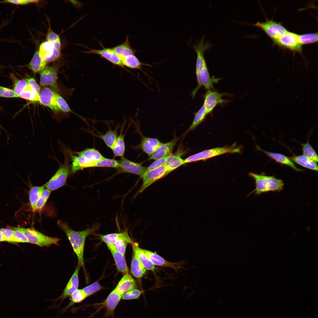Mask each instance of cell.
<instances>
[{"label": "cell", "mask_w": 318, "mask_h": 318, "mask_svg": "<svg viewBox=\"0 0 318 318\" xmlns=\"http://www.w3.org/2000/svg\"><path fill=\"white\" fill-rule=\"evenodd\" d=\"M184 161L179 155L170 154L168 156L164 165L167 168V174L184 164Z\"/></svg>", "instance_id": "obj_31"}, {"label": "cell", "mask_w": 318, "mask_h": 318, "mask_svg": "<svg viewBox=\"0 0 318 318\" xmlns=\"http://www.w3.org/2000/svg\"><path fill=\"white\" fill-rule=\"evenodd\" d=\"M249 175L254 179L256 188L248 196L254 193L255 195H259L269 191H280L283 189L284 184L282 180L273 176L253 172L249 173Z\"/></svg>", "instance_id": "obj_3"}, {"label": "cell", "mask_w": 318, "mask_h": 318, "mask_svg": "<svg viewBox=\"0 0 318 318\" xmlns=\"http://www.w3.org/2000/svg\"><path fill=\"white\" fill-rule=\"evenodd\" d=\"M26 238L29 243L40 247H49L53 244L59 245L60 239L46 235L33 228H25L16 227Z\"/></svg>", "instance_id": "obj_5"}, {"label": "cell", "mask_w": 318, "mask_h": 318, "mask_svg": "<svg viewBox=\"0 0 318 318\" xmlns=\"http://www.w3.org/2000/svg\"><path fill=\"white\" fill-rule=\"evenodd\" d=\"M81 266L80 265L77 264L74 272L67 283L63 293L55 300L57 301L61 299L62 302L66 298L70 297L78 289L79 284L78 274Z\"/></svg>", "instance_id": "obj_15"}, {"label": "cell", "mask_w": 318, "mask_h": 318, "mask_svg": "<svg viewBox=\"0 0 318 318\" xmlns=\"http://www.w3.org/2000/svg\"><path fill=\"white\" fill-rule=\"evenodd\" d=\"M14 230V237L15 243H29L28 241L24 234L16 227H11Z\"/></svg>", "instance_id": "obj_49"}, {"label": "cell", "mask_w": 318, "mask_h": 318, "mask_svg": "<svg viewBox=\"0 0 318 318\" xmlns=\"http://www.w3.org/2000/svg\"><path fill=\"white\" fill-rule=\"evenodd\" d=\"M122 130L117 136L115 145L112 149L115 157H124L125 150V145L124 135L122 133Z\"/></svg>", "instance_id": "obj_35"}, {"label": "cell", "mask_w": 318, "mask_h": 318, "mask_svg": "<svg viewBox=\"0 0 318 318\" xmlns=\"http://www.w3.org/2000/svg\"><path fill=\"white\" fill-rule=\"evenodd\" d=\"M226 94L224 93H220L211 89L207 90L204 95L203 105L208 114L211 112L217 105L226 102L222 97Z\"/></svg>", "instance_id": "obj_11"}, {"label": "cell", "mask_w": 318, "mask_h": 318, "mask_svg": "<svg viewBox=\"0 0 318 318\" xmlns=\"http://www.w3.org/2000/svg\"><path fill=\"white\" fill-rule=\"evenodd\" d=\"M6 241L2 233L0 232V242Z\"/></svg>", "instance_id": "obj_56"}, {"label": "cell", "mask_w": 318, "mask_h": 318, "mask_svg": "<svg viewBox=\"0 0 318 318\" xmlns=\"http://www.w3.org/2000/svg\"><path fill=\"white\" fill-rule=\"evenodd\" d=\"M54 97L57 104L60 110L66 112H72L67 102L59 94L55 92Z\"/></svg>", "instance_id": "obj_44"}, {"label": "cell", "mask_w": 318, "mask_h": 318, "mask_svg": "<svg viewBox=\"0 0 318 318\" xmlns=\"http://www.w3.org/2000/svg\"><path fill=\"white\" fill-rule=\"evenodd\" d=\"M47 41L52 43L60 41L59 35L52 31L51 30L50 27L49 28V30L47 34Z\"/></svg>", "instance_id": "obj_55"}, {"label": "cell", "mask_w": 318, "mask_h": 318, "mask_svg": "<svg viewBox=\"0 0 318 318\" xmlns=\"http://www.w3.org/2000/svg\"><path fill=\"white\" fill-rule=\"evenodd\" d=\"M120 165L119 162L114 159L105 158L102 160L94 163L92 167H110L119 168Z\"/></svg>", "instance_id": "obj_41"}, {"label": "cell", "mask_w": 318, "mask_h": 318, "mask_svg": "<svg viewBox=\"0 0 318 318\" xmlns=\"http://www.w3.org/2000/svg\"><path fill=\"white\" fill-rule=\"evenodd\" d=\"M71 155L72 163L71 173L84 168L92 167L94 163L83 157L77 155Z\"/></svg>", "instance_id": "obj_24"}, {"label": "cell", "mask_w": 318, "mask_h": 318, "mask_svg": "<svg viewBox=\"0 0 318 318\" xmlns=\"http://www.w3.org/2000/svg\"><path fill=\"white\" fill-rule=\"evenodd\" d=\"M19 97L32 102H39V94L33 90L28 84Z\"/></svg>", "instance_id": "obj_39"}, {"label": "cell", "mask_w": 318, "mask_h": 318, "mask_svg": "<svg viewBox=\"0 0 318 318\" xmlns=\"http://www.w3.org/2000/svg\"><path fill=\"white\" fill-rule=\"evenodd\" d=\"M40 84L43 86H50L57 89V70L54 67H46L40 72Z\"/></svg>", "instance_id": "obj_13"}, {"label": "cell", "mask_w": 318, "mask_h": 318, "mask_svg": "<svg viewBox=\"0 0 318 318\" xmlns=\"http://www.w3.org/2000/svg\"><path fill=\"white\" fill-rule=\"evenodd\" d=\"M143 292L142 290L134 289L129 291L122 294L121 299L125 300H129L138 299Z\"/></svg>", "instance_id": "obj_47"}, {"label": "cell", "mask_w": 318, "mask_h": 318, "mask_svg": "<svg viewBox=\"0 0 318 318\" xmlns=\"http://www.w3.org/2000/svg\"><path fill=\"white\" fill-rule=\"evenodd\" d=\"M167 157L156 160L148 167H147L145 172L164 165Z\"/></svg>", "instance_id": "obj_52"}, {"label": "cell", "mask_w": 318, "mask_h": 318, "mask_svg": "<svg viewBox=\"0 0 318 318\" xmlns=\"http://www.w3.org/2000/svg\"><path fill=\"white\" fill-rule=\"evenodd\" d=\"M253 25L263 30L274 42L287 31L281 24L272 20L258 22Z\"/></svg>", "instance_id": "obj_7"}, {"label": "cell", "mask_w": 318, "mask_h": 318, "mask_svg": "<svg viewBox=\"0 0 318 318\" xmlns=\"http://www.w3.org/2000/svg\"><path fill=\"white\" fill-rule=\"evenodd\" d=\"M168 174L166 166L164 165L158 168L145 173L143 178V183L139 190L136 193V196L142 193L146 188L154 182L165 176Z\"/></svg>", "instance_id": "obj_9"}, {"label": "cell", "mask_w": 318, "mask_h": 318, "mask_svg": "<svg viewBox=\"0 0 318 318\" xmlns=\"http://www.w3.org/2000/svg\"><path fill=\"white\" fill-rule=\"evenodd\" d=\"M131 271L132 275L138 278L142 277L146 271L145 268L134 255L131 261Z\"/></svg>", "instance_id": "obj_34"}, {"label": "cell", "mask_w": 318, "mask_h": 318, "mask_svg": "<svg viewBox=\"0 0 318 318\" xmlns=\"http://www.w3.org/2000/svg\"><path fill=\"white\" fill-rule=\"evenodd\" d=\"M163 143L156 138L144 137L142 138L139 147L150 157Z\"/></svg>", "instance_id": "obj_21"}, {"label": "cell", "mask_w": 318, "mask_h": 318, "mask_svg": "<svg viewBox=\"0 0 318 318\" xmlns=\"http://www.w3.org/2000/svg\"><path fill=\"white\" fill-rule=\"evenodd\" d=\"M74 153L77 155L83 157L94 163L105 158L97 150L93 148H86L81 151L75 152Z\"/></svg>", "instance_id": "obj_30"}, {"label": "cell", "mask_w": 318, "mask_h": 318, "mask_svg": "<svg viewBox=\"0 0 318 318\" xmlns=\"http://www.w3.org/2000/svg\"><path fill=\"white\" fill-rule=\"evenodd\" d=\"M143 250L148 259L154 265L169 267L175 270L183 268L184 262L173 263L168 261L158 255L151 251L143 249Z\"/></svg>", "instance_id": "obj_16"}, {"label": "cell", "mask_w": 318, "mask_h": 318, "mask_svg": "<svg viewBox=\"0 0 318 318\" xmlns=\"http://www.w3.org/2000/svg\"><path fill=\"white\" fill-rule=\"evenodd\" d=\"M106 145L112 150L113 148L117 136L116 130H109L105 134L99 136Z\"/></svg>", "instance_id": "obj_38"}, {"label": "cell", "mask_w": 318, "mask_h": 318, "mask_svg": "<svg viewBox=\"0 0 318 318\" xmlns=\"http://www.w3.org/2000/svg\"><path fill=\"white\" fill-rule=\"evenodd\" d=\"M14 230L10 228H4L0 229V232L4 236L6 241L14 243Z\"/></svg>", "instance_id": "obj_51"}, {"label": "cell", "mask_w": 318, "mask_h": 318, "mask_svg": "<svg viewBox=\"0 0 318 318\" xmlns=\"http://www.w3.org/2000/svg\"><path fill=\"white\" fill-rule=\"evenodd\" d=\"M47 62L44 60L40 56L38 51H36L31 60L26 67L34 73L40 72L46 67Z\"/></svg>", "instance_id": "obj_28"}, {"label": "cell", "mask_w": 318, "mask_h": 318, "mask_svg": "<svg viewBox=\"0 0 318 318\" xmlns=\"http://www.w3.org/2000/svg\"><path fill=\"white\" fill-rule=\"evenodd\" d=\"M85 53L98 55L115 65L124 67L121 58L112 48H105L103 47L102 49H90L89 51Z\"/></svg>", "instance_id": "obj_14"}, {"label": "cell", "mask_w": 318, "mask_h": 318, "mask_svg": "<svg viewBox=\"0 0 318 318\" xmlns=\"http://www.w3.org/2000/svg\"><path fill=\"white\" fill-rule=\"evenodd\" d=\"M121 296L114 290L109 294L103 302L94 305H100L101 308H105L106 310V317L113 316L115 309L121 299Z\"/></svg>", "instance_id": "obj_18"}, {"label": "cell", "mask_w": 318, "mask_h": 318, "mask_svg": "<svg viewBox=\"0 0 318 318\" xmlns=\"http://www.w3.org/2000/svg\"><path fill=\"white\" fill-rule=\"evenodd\" d=\"M102 288L98 281H95L83 288L82 289L87 297L92 295Z\"/></svg>", "instance_id": "obj_45"}, {"label": "cell", "mask_w": 318, "mask_h": 318, "mask_svg": "<svg viewBox=\"0 0 318 318\" xmlns=\"http://www.w3.org/2000/svg\"><path fill=\"white\" fill-rule=\"evenodd\" d=\"M58 227L66 235L73 250L76 255L78 264L84 269V252L85 241L87 237L99 229L100 224L99 223L93 224L92 226L85 230L76 231L69 227L68 224L59 220L57 222Z\"/></svg>", "instance_id": "obj_2"}, {"label": "cell", "mask_w": 318, "mask_h": 318, "mask_svg": "<svg viewBox=\"0 0 318 318\" xmlns=\"http://www.w3.org/2000/svg\"><path fill=\"white\" fill-rule=\"evenodd\" d=\"M293 162L305 168L318 171V166L317 163L312 160L304 155H293L289 157Z\"/></svg>", "instance_id": "obj_29"}, {"label": "cell", "mask_w": 318, "mask_h": 318, "mask_svg": "<svg viewBox=\"0 0 318 318\" xmlns=\"http://www.w3.org/2000/svg\"><path fill=\"white\" fill-rule=\"evenodd\" d=\"M38 51L42 59L47 63L55 60L60 56V50L52 43L48 41L40 44Z\"/></svg>", "instance_id": "obj_12"}, {"label": "cell", "mask_w": 318, "mask_h": 318, "mask_svg": "<svg viewBox=\"0 0 318 318\" xmlns=\"http://www.w3.org/2000/svg\"><path fill=\"white\" fill-rule=\"evenodd\" d=\"M64 163L61 164L57 172L45 184L47 189L53 191L64 186L69 175L71 173V164H69V158L66 155Z\"/></svg>", "instance_id": "obj_6"}, {"label": "cell", "mask_w": 318, "mask_h": 318, "mask_svg": "<svg viewBox=\"0 0 318 318\" xmlns=\"http://www.w3.org/2000/svg\"><path fill=\"white\" fill-rule=\"evenodd\" d=\"M54 92L48 87H44L40 92L39 102L42 105L47 106L55 112L60 110L56 103L54 97Z\"/></svg>", "instance_id": "obj_17"}, {"label": "cell", "mask_w": 318, "mask_h": 318, "mask_svg": "<svg viewBox=\"0 0 318 318\" xmlns=\"http://www.w3.org/2000/svg\"><path fill=\"white\" fill-rule=\"evenodd\" d=\"M39 0H6L0 1V4H9L16 5H24L30 4L37 3L39 2Z\"/></svg>", "instance_id": "obj_50"}, {"label": "cell", "mask_w": 318, "mask_h": 318, "mask_svg": "<svg viewBox=\"0 0 318 318\" xmlns=\"http://www.w3.org/2000/svg\"><path fill=\"white\" fill-rule=\"evenodd\" d=\"M106 244L112 254L118 270L124 275L127 274L128 267L124 256L116 250L114 244Z\"/></svg>", "instance_id": "obj_22"}, {"label": "cell", "mask_w": 318, "mask_h": 318, "mask_svg": "<svg viewBox=\"0 0 318 318\" xmlns=\"http://www.w3.org/2000/svg\"><path fill=\"white\" fill-rule=\"evenodd\" d=\"M207 115L205 107L203 105L196 113L193 121L187 131L191 130L197 127L204 120Z\"/></svg>", "instance_id": "obj_37"}, {"label": "cell", "mask_w": 318, "mask_h": 318, "mask_svg": "<svg viewBox=\"0 0 318 318\" xmlns=\"http://www.w3.org/2000/svg\"><path fill=\"white\" fill-rule=\"evenodd\" d=\"M51 192L47 189H44L37 203L36 210H40L43 208L47 202Z\"/></svg>", "instance_id": "obj_46"}, {"label": "cell", "mask_w": 318, "mask_h": 318, "mask_svg": "<svg viewBox=\"0 0 318 318\" xmlns=\"http://www.w3.org/2000/svg\"><path fill=\"white\" fill-rule=\"evenodd\" d=\"M70 302L65 309H66L74 304L80 303L87 297L82 289H77L70 297Z\"/></svg>", "instance_id": "obj_43"}, {"label": "cell", "mask_w": 318, "mask_h": 318, "mask_svg": "<svg viewBox=\"0 0 318 318\" xmlns=\"http://www.w3.org/2000/svg\"><path fill=\"white\" fill-rule=\"evenodd\" d=\"M256 148L278 163L289 166L297 171H303L302 169L298 168L289 158L282 154L268 151L262 149L258 146H256Z\"/></svg>", "instance_id": "obj_19"}, {"label": "cell", "mask_w": 318, "mask_h": 318, "mask_svg": "<svg viewBox=\"0 0 318 318\" xmlns=\"http://www.w3.org/2000/svg\"><path fill=\"white\" fill-rule=\"evenodd\" d=\"M128 38L129 36L127 35L123 43L112 47L121 59L130 55H135L137 51L131 47Z\"/></svg>", "instance_id": "obj_27"}, {"label": "cell", "mask_w": 318, "mask_h": 318, "mask_svg": "<svg viewBox=\"0 0 318 318\" xmlns=\"http://www.w3.org/2000/svg\"><path fill=\"white\" fill-rule=\"evenodd\" d=\"M274 42L280 47L293 51L301 52L302 45L300 43L298 35L287 31L276 40Z\"/></svg>", "instance_id": "obj_8"}, {"label": "cell", "mask_w": 318, "mask_h": 318, "mask_svg": "<svg viewBox=\"0 0 318 318\" xmlns=\"http://www.w3.org/2000/svg\"><path fill=\"white\" fill-rule=\"evenodd\" d=\"M10 77L13 83V90L19 97L27 86L28 82L26 79H18L13 73L10 74Z\"/></svg>", "instance_id": "obj_36"}, {"label": "cell", "mask_w": 318, "mask_h": 318, "mask_svg": "<svg viewBox=\"0 0 318 318\" xmlns=\"http://www.w3.org/2000/svg\"><path fill=\"white\" fill-rule=\"evenodd\" d=\"M178 140L174 138L170 141L163 143L150 157V159L157 160L167 157L171 154Z\"/></svg>", "instance_id": "obj_23"}, {"label": "cell", "mask_w": 318, "mask_h": 318, "mask_svg": "<svg viewBox=\"0 0 318 318\" xmlns=\"http://www.w3.org/2000/svg\"><path fill=\"white\" fill-rule=\"evenodd\" d=\"M127 244L126 241L120 240L115 242L114 245L116 250L124 256Z\"/></svg>", "instance_id": "obj_53"}, {"label": "cell", "mask_w": 318, "mask_h": 318, "mask_svg": "<svg viewBox=\"0 0 318 318\" xmlns=\"http://www.w3.org/2000/svg\"><path fill=\"white\" fill-rule=\"evenodd\" d=\"M241 146L236 143L230 146L216 147L202 151L189 156L184 160V164L205 160L211 158L227 153H240Z\"/></svg>", "instance_id": "obj_4"}, {"label": "cell", "mask_w": 318, "mask_h": 318, "mask_svg": "<svg viewBox=\"0 0 318 318\" xmlns=\"http://www.w3.org/2000/svg\"><path fill=\"white\" fill-rule=\"evenodd\" d=\"M0 97L5 98L19 97L13 90L1 86H0Z\"/></svg>", "instance_id": "obj_48"}, {"label": "cell", "mask_w": 318, "mask_h": 318, "mask_svg": "<svg viewBox=\"0 0 318 318\" xmlns=\"http://www.w3.org/2000/svg\"><path fill=\"white\" fill-rule=\"evenodd\" d=\"M298 37L299 42L302 45L318 42L317 32L298 35Z\"/></svg>", "instance_id": "obj_42"}, {"label": "cell", "mask_w": 318, "mask_h": 318, "mask_svg": "<svg viewBox=\"0 0 318 318\" xmlns=\"http://www.w3.org/2000/svg\"><path fill=\"white\" fill-rule=\"evenodd\" d=\"M121 158L119 162L120 167L118 173H127L143 177L147 167L143 166L139 163L131 161L124 156Z\"/></svg>", "instance_id": "obj_10"}, {"label": "cell", "mask_w": 318, "mask_h": 318, "mask_svg": "<svg viewBox=\"0 0 318 318\" xmlns=\"http://www.w3.org/2000/svg\"><path fill=\"white\" fill-rule=\"evenodd\" d=\"M209 43L205 42L203 37L197 44L194 45L197 54L196 65V74L198 85L191 93L193 98L195 96L199 89L202 86L207 90L213 89V83H217L220 79L215 77L211 78L204 57L205 51L210 47Z\"/></svg>", "instance_id": "obj_1"}, {"label": "cell", "mask_w": 318, "mask_h": 318, "mask_svg": "<svg viewBox=\"0 0 318 318\" xmlns=\"http://www.w3.org/2000/svg\"><path fill=\"white\" fill-rule=\"evenodd\" d=\"M101 240L106 244H114L118 240H122L128 243L132 244V242L127 231L122 233H111L100 236Z\"/></svg>", "instance_id": "obj_26"}, {"label": "cell", "mask_w": 318, "mask_h": 318, "mask_svg": "<svg viewBox=\"0 0 318 318\" xmlns=\"http://www.w3.org/2000/svg\"><path fill=\"white\" fill-rule=\"evenodd\" d=\"M301 145L303 155L317 163L318 160L317 155L310 144L309 139L306 143H302Z\"/></svg>", "instance_id": "obj_40"}, {"label": "cell", "mask_w": 318, "mask_h": 318, "mask_svg": "<svg viewBox=\"0 0 318 318\" xmlns=\"http://www.w3.org/2000/svg\"><path fill=\"white\" fill-rule=\"evenodd\" d=\"M136 286L135 279L127 273L124 275L114 290L122 296L125 293L135 289Z\"/></svg>", "instance_id": "obj_20"}, {"label": "cell", "mask_w": 318, "mask_h": 318, "mask_svg": "<svg viewBox=\"0 0 318 318\" xmlns=\"http://www.w3.org/2000/svg\"><path fill=\"white\" fill-rule=\"evenodd\" d=\"M121 59L124 66L132 69L141 70L143 65L152 67L150 64L141 62L135 55H130Z\"/></svg>", "instance_id": "obj_32"}, {"label": "cell", "mask_w": 318, "mask_h": 318, "mask_svg": "<svg viewBox=\"0 0 318 318\" xmlns=\"http://www.w3.org/2000/svg\"><path fill=\"white\" fill-rule=\"evenodd\" d=\"M132 244L134 255L146 269L154 271L155 269L154 265L144 253L143 249L139 247L137 243H132Z\"/></svg>", "instance_id": "obj_25"}, {"label": "cell", "mask_w": 318, "mask_h": 318, "mask_svg": "<svg viewBox=\"0 0 318 318\" xmlns=\"http://www.w3.org/2000/svg\"><path fill=\"white\" fill-rule=\"evenodd\" d=\"M44 185L39 186H33L29 192V200L31 207L33 211H36V206L44 190Z\"/></svg>", "instance_id": "obj_33"}, {"label": "cell", "mask_w": 318, "mask_h": 318, "mask_svg": "<svg viewBox=\"0 0 318 318\" xmlns=\"http://www.w3.org/2000/svg\"><path fill=\"white\" fill-rule=\"evenodd\" d=\"M30 87L37 93L39 94L40 88L35 80L32 77H29L26 79Z\"/></svg>", "instance_id": "obj_54"}]
</instances>
